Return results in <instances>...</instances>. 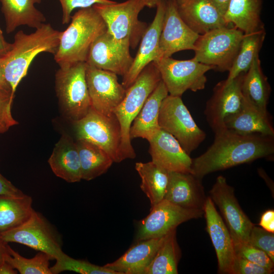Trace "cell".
<instances>
[{
	"mask_svg": "<svg viewBox=\"0 0 274 274\" xmlns=\"http://www.w3.org/2000/svg\"><path fill=\"white\" fill-rule=\"evenodd\" d=\"M214 134L212 145L192 160L191 173L201 180L210 173L274 154V136L241 134L227 129Z\"/></svg>",
	"mask_w": 274,
	"mask_h": 274,
	"instance_id": "1",
	"label": "cell"
},
{
	"mask_svg": "<svg viewBox=\"0 0 274 274\" xmlns=\"http://www.w3.org/2000/svg\"><path fill=\"white\" fill-rule=\"evenodd\" d=\"M61 34V31L45 23L31 33L22 30L16 33L11 49L0 56V68L13 94L37 55L42 52L56 53Z\"/></svg>",
	"mask_w": 274,
	"mask_h": 274,
	"instance_id": "2",
	"label": "cell"
},
{
	"mask_svg": "<svg viewBox=\"0 0 274 274\" xmlns=\"http://www.w3.org/2000/svg\"><path fill=\"white\" fill-rule=\"evenodd\" d=\"M71 22L61 31L54 59L59 67L85 62L94 41L107 30L102 18L92 6L80 9L71 16Z\"/></svg>",
	"mask_w": 274,
	"mask_h": 274,
	"instance_id": "3",
	"label": "cell"
},
{
	"mask_svg": "<svg viewBox=\"0 0 274 274\" xmlns=\"http://www.w3.org/2000/svg\"><path fill=\"white\" fill-rule=\"evenodd\" d=\"M161 81L158 70L153 62L150 63L126 89L123 99L113 111L121 129V162L126 159H134L136 156L129 136L130 127L146 100Z\"/></svg>",
	"mask_w": 274,
	"mask_h": 274,
	"instance_id": "4",
	"label": "cell"
},
{
	"mask_svg": "<svg viewBox=\"0 0 274 274\" xmlns=\"http://www.w3.org/2000/svg\"><path fill=\"white\" fill-rule=\"evenodd\" d=\"M85 62L60 66L55 76V88L64 116L73 123L85 117L91 108L86 80Z\"/></svg>",
	"mask_w": 274,
	"mask_h": 274,
	"instance_id": "5",
	"label": "cell"
},
{
	"mask_svg": "<svg viewBox=\"0 0 274 274\" xmlns=\"http://www.w3.org/2000/svg\"><path fill=\"white\" fill-rule=\"evenodd\" d=\"M244 32L223 27L200 35L195 45V60L221 72L229 71L238 52Z\"/></svg>",
	"mask_w": 274,
	"mask_h": 274,
	"instance_id": "6",
	"label": "cell"
},
{
	"mask_svg": "<svg viewBox=\"0 0 274 274\" xmlns=\"http://www.w3.org/2000/svg\"><path fill=\"white\" fill-rule=\"evenodd\" d=\"M0 237L6 243H16L44 252L52 260L58 259L65 254L59 232L43 215L34 210L27 221L0 233Z\"/></svg>",
	"mask_w": 274,
	"mask_h": 274,
	"instance_id": "7",
	"label": "cell"
},
{
	"mask_svg": "<svg viewBox=\"0 0 274 274\" xmlns=\"http://www.w3.org/2000/svg\"><path fill=\"white\" fill-rule=\"evenodd\" d=\"M105 22L107 31L117 40L126 42L135 48L148 26L139 20L146 7L144 0H127L121 3L96 4L92 6Z\"/></svg>",
	"mask_w": 274,
	"mask_h": 274,
	"instance_id": "8",
	"label": "cell"
},
{
	"mask_svg": "<svg viewBox=\"0 0 274 274\" xmlns=\"http://www.w3.org/2000/svg\"><path fill=\"white\" fill-rule=\"evenodd\" d=\"M160 129L172 135L189 155L204 141L205 132L200 128L180 96L168 95L160 109Z\"/></svg>",
	"mask_w": 274,
	"mask_h": 274,
	"instance_id": "9",
	"label": "cell"
},
{
	"mask_svg": "<svg viewBox=\"0 0 274 274\" xmlns=\"http://www.w3.org/2000/svg\"><path fill=\"white\" fill-rule=\"evenodd\" d=\"M153 62L169 95L180 97L188 90L196 92L203 89L207 81L206 73L213 69L193 58L181 60L169 57Z\"/></svg>",
	"mask_w": 274,
	"mask_h": 274,
	"instance_id": "10",
	"label": "cell"
},
{
	"mask_svg": "<svg viewBox=\"0 0 274 274\" xmlns=\"http://www.w3.org/2000/svg\"><path fill=\"white\" fill-rule=\"evenodd\" d=\"M74 124L77 140L97 145L108 154L114 162H121V129L114 114L105 115L91 107L85 117Z\"/></svg>",
	"mask_w": 274,
	"mask_h": 274,
	"instance_id": "11",
	"label": "cell"
},
{
	"mask_svg": "<svg viewBox=\"0 0 274 274\" xmlns=\"http://www.w3.org/2000/svg\"><path fill=\"white\" fill-rule=\"evenodd\" d=\"M203 215L202 210L185 209L163 199L151 207L149 214L139 223L136 241L164 236L180 224Z\"/></svg>",
	"mask_w": 274,
	"mask_h": 274,
	"instance_id": "12",
	"label": "cell"
},
{
	"mask_svg": "<svg viewBox=\"0 0 274 274\" xmlns=\"http://www.w3.org/2000/svg\"><path fill=\"white\" fill-rule=\"evenodd\" d=\"M244 74H240L229 82L225 80L219 82L207 101L204 114L214 133L226 129L225 120L242 108L244 102L241 89Z\"/></svg>",
	"mask_w": 274,
	"mask_h": 274,
	"instance_id": "13",
	"label": "cell"
},
{
	"mask_svg": "<svg viewBox=\"0 0 274 274\" xmlns=\"http://www.w3.org/2000/svg\"><path fill=\"white\" fill-rule=\"evenodd\" d=\"M210 194V197L220 209L232 239L248 243L254 225L241 209L233 188L227 183L224 177L217 178Z\"/></svg>",
	"mask_w": 274,
	"mask_h": 274,
	"instance_id": "14",
	"label": "cell"
},
{
	"mask_svg": "<svg viewBox=\"0 0 274 274\" xmlns=\"http://www.w3.org/2000/svg\"><path fill=\"white\" fill-rule=\"evenodd\" d=\"M86 80L91 107L105 115L114 114L126 92V89L118 82L117 75L87 64Z\"/></svg>",
	"mask_w": 274,
	"mask_h": 274,
	"instance_id": "15",
	"label": "cell"
},
{
	"mask_svg": "<svg viewBox=\"0 0 274 274\" xmlns=\"http://www.w3.org/2000/svg\"><path fill=\"white\" fill-rule=\"evenodd\" d=\"M130 47L128 43L116 40L107 30L92 43L86 63L124 76L133 59Z\"/></svg>",
	"mask_w": 274,
	"mask_h": 274,
	"instance_id": "16",
	"label": "cell"
},
{
	"mask_svg": "<svg viewBox=\"0 0 274 274\" xmlns=\"http://www.w3.org/2000/svg\"><path fill=\"white\" fill-rule=\"evenodd\" d=\"M199 36L182 20L175 0H166L159 43V59L179 51L194 50Z\"/></svg>",
	"mask_w": 274,
	"mask_h": 274,
	"instance_id": "17",
	"label": "cell"
},
{
	"mask_svg": "<svg viewBox=\"0 0 274 274\" xmlns=\"http://www.w3.org/2000/svg\"><path fill=\"white\" fill-rule=\"evenodd\" d=\"M165 0L156 5V12L151 24L147 27L140 42L137 53L122 85L126 89L135 81L144 68L159 59V43L165 10Z\"/></svg>",
	"mask_w": 274,
	"mask_h": 274,
	"instance_id": "18",
	"label": "cell"
},
{
	"mask_svg": "<svg viewBox=\"0 0 274 274\" xmlns=\"http://www.w3.org/2000/svg\"><path fill=\"white\" fill-rule=\"evenodd\" d=\"M203 211L206 220L207 231L218 259V272L231 274L235 253L230 232L210 196L206 198Z\"/></svg>",
	"mask_w": 274,
	"mask_h": 274,
	"instance_id": "19",
	"label": "cell"
},
{
	"mask_svg": "<svg viewBox=\"0 0 274 274\" xmlns=\"http://www.w3.org/2000/svg\"><path fill=\"white\" fill-rule=\"evenodd\" d=\"M148 141L154 163L169 172L191 173L192 159L170 133L160 129Z\"/></svg>",
	"mask_w": 274,
	"mask_h": 274,
	"instance_id": "20",
	"label": "cell"
},
{
	"mask_svg": "<svg viewBox=\"0 0 274 274\" xmlns=\"http://www.w3.org/2000/svg\"><path fill=\"white\" fill-rule=\"evenodd\" d=\"M164 199L185 209L203 210L206 197L201 180L192 174L169 172Z\"/></svg>",
	"mask_w": 274,
	"mask_h": 274,
	"instance_id": "21",
	"label": "cell"
},
{
	"mask_svg": "<svg viewBox=\"0 0 274 274\" xmlns=\"http://www.w3.org/2000/svg\"><path fill=\"white\" fill-rule=\"evenodd\" d=\"M175 2L182 20L199 35L230 26L210 0H175Z\"/></svg>",
	"mask_w": 274,
	"mask_h": 274,
	"instance_id": "22",
	"label": "cell"
},
{
	"mask_svg": "<svg viewBox=\"0 0 274 274\" xmlns=\"http://www.w3.org/2000/svg\"><path fill=\"white\" fill-rule=\"evenodd\" d=\"M164 236L138 242L119 258L104 266L118 274H144Z\"/></svg>",
	"mask_w": 274,
	"mask_h": 274,
	"instance_id": "23",
	"label": "cell"
},
{
	"mask_svg": "<svg viewBox=\"0 0 274 274\" xmlns=\"http://www.w3.org/2000/svg\"><path fill=\"white\" fill-rule=\"evenodd\" d=\"M48 163L58 177L68 183L82 180L80 157L76 143L67 134L63 133L55 144Z\"/></svg>",
	"mask_w": 274,
	"mask_h": 274,
	"instance_id": "24",
	"label": "cell"
},
{
	"mask_svg": "<svg viewBox=\"0 0 274 274\" xmlns=\"http://www.w3.org/2000/svg\"><path fill=\"white\" fill-rule=\"evenodd\" d=\"M168 95L167 89L161 81L151 92L131 125L130 139L142 138L148 141L160 128L158 117L161 103Z\"/></svg>",
	"mask_w": 274,
	"mask_h": 274,
	"instance_id": "25",
	"label": "cell"
},
{
	"mask_svg": "<svg viewBox=\"0 0 274 274\" xmlns=\"http://www.w3.org/2000/svg\"><path fill=\"white\" fill-rule=\"evenodd\" d=\"M225 128L241 134H261L274 136V129L268 113L263 112L244 98L242 108L227 117Z\"/></svg>",
	"mask_w": 274,
	"mask_h": 274,
	"instance_id": "26",
	"label": "cell"
},
{
	"mask_svg": "<svg viewBox=\"0 0 274 274\" xmlns=\"http://www.w3.org/2000/svg\"><path fill=\"white\" fill-rule=\"evenodd\" d=\"M41 2L42 0H0L7 33L13 32L21 25L36 29L45 23L46 17L35 7L36 4Z\"/></svg>",
	"mask_w": 274,
	"mask_h": 274,
	"instance_id": "27",
	"label": "cell"
},
{
	"mask_svg": "<svg viewBox=\"0 0 274 274\" xmlns=\"http://www.w3.org/2000/svg\"><path fill=\"white\" fill-rule=\"evenodd\" d=\"M242 92L245 99L260 111L267 113L271 88L263 74L259 55L245 73L242 83Z\"/></svg>",
	"mask_w": 274,
	"mask_h": 274,
	"instance_id": "28",
	"label": "cell"
},
{
	"mask_svg": "<svg viewBox=\"0 0 274 274\" xmlns=\"http://www.w3.org/2000/svg\"><path fill=\"white\" fill-rule=\"evenodd\" d=\"M261 0H230L224 15L225 22L244 33L263 28L260 19Z\"/></svg>",
	"mask_w": 274,
	"mask_h": 274,
	"instance_id": "29",
	"label": "cell"
},
{
	"mask_svg": "<svg viewBox=\"0 0 274 274\" xmlns=\"http://www.w3.org/2000/svg\"><path fill=\"white\" fill-rule=\"evenodd\" d=\"M135 168L141 179L140 187L149 199L151 207L162 200L168 185L169 172L152 161L136 162Z\"/></svg>",
	"mask_w": 274,
	"mask_h": 274,
	"instance_id": "30",
	"label": "cell"
},
{
	"mask_svg": "<svg viewBox=\"0 0 274 274\" xmlns=\"http://www.w3.org/2000/svg\"><path fill=\"white\" fill-rule=\"evenodd\" d=\"M80 160L82 180L90 181L107 172L114 162L100 147L84 140L76 142Z\"/></svg>",
	"mask_w": 274,
	"mask_h": 274,
	"instance_id": "31",
	"label": "cell"
},
{
	"mask_svg": "<svg viewBox=\"0 0 274 274\" xmlns=\"http://www.w3.org/2000/svg\"><path fill=\"white\" fill-rule=\"evenodd\" d=\"M31 196H0V233L21 225L31 216L33 209Z\"/></svg>",
	"mask_w": 274,
	"mask_h": 274,
	"instance_id": "32",
	"label": "cell"
},
{
	"mask_svg": "<svg viewBox=\"0 0 274 274\" xmlns=\"http://www.w3.org/2000/svg\"><path fill=\"white\" fill-rule=\"evenodd\" d=\"M265 36L264 28L244 34L237 55L229 71L228 77L225 80L226 82H230L240 74L247 72L254 59L259 55Z\"/></svg>",
	"mask_w": 274,
	"mask_h": 274,
	"instance_id": "33",
	"label": "cell"
},
{
	"mask_svg": "<svg viewBox=\"0 0 274 274\" xmlns=\"http://www.w3.org/2000/svg\"><path fill=\"white\" fill-rule=\"evenodd\" d=\"M174 229L164 236L151 263L144 274H177L180 251Z\"/></svg>",
	"mask_w": 274,
	"mask_h": 274,
	"instance_id": "34",
	"label": "cell"
},
{
	"mask_svg": "<svg viewBox=\"0 0 274 274\" xmlns=\"http://www.w3.org/2000/svg\"><path fill=\"white\" fill-rule=\"evenodd\" d=\"M52 258L47 254L39 252L33 257L26 258L21 256L8 245L4 260L20 274H52L49 267Z\"/></svg>",
	"mask_w": 274,
	"mask_h": 274,
	"instance_id": "35",
	"label": "cell"
},
{
	"mask_svg": "<svg viewBox=\"0 0 274 274\" xmlns=\"http://www.w3.org/2000/svg\"><path fill=\"white\" fill-rule=\"evenodd\" d=\"M52 274L64 271H71L81 274H118L105 267L98 266L87 261L74 259L65 254L56 260L55 264L50 267Z\"/></svg>",
	"mask_w": 274,
	"mask_h": 274,
	"instance_id": "36",
	"label": "cell"
},
{
	"mask_svg": "<svg viewBox=\"0 0 274 274\" xmlns=\"http://www.w3.org/2000/svg\"><path fill=\"white\" fill-rule=\"evenodd\" d=\"M235 255L265 268L273 269L274 261L263 251L248 243L233 241Z\"/></svg>",
	"mask_w": 274,
	"mask_h": 274,
	"instance_id": "37",
	"label": "cell"
},
{
	"mask_svg": "<svg viewBox=\"0 0 274 274\" xmlns=\"http://www.w3.org/2000/svg\"><path fill=\"white\" fill-rule=\"evenodd\" d=\"M248 243L264 252L274 261V234L262 228L253 226Z\"/></svg>",
	"mask_w": 274,
	"mask_h": 274,
	"instance_id": "38",
	"label": "cell"
},
{
	"mask_svg": "<svg viewBox=\"0 0 274 274\" xmlns=\"http://www.w3.org/2000/svg\"><path fill=\"white\" fill-rule=\"evenodd\" d=\"M14 94L9 90L0 89V133L6 132L18 122L13 118L11 106Z\"/></svg>",
	"mask_w": 274,
	"mask_h": 274,
	"instance_id": "39",
	"label": "cell"
},
{
	"mask_svg": "<svg viewBox=\"0 0 274 274\" xmlns=\"http://www.w3.org/2000/svg\"><path fill=\"white\" fill-rule=\"evenodd\" d=\"M62 8V23L67 24L71 19V13L76 8H86L96 4H111L116 3L111 0H58Z\"/></svg>",
	"mask_w": 274,
	"mask_h": 274,
	"instance_id": "40",
	"label": "cell"
},
{
	"mask_svg": "<svg viewBox=\"0 0 274 274\" xmlns=\"http://www.w3.org/2000/svg\"><path fill=\"white\" fill-rule=\"evenodd\" d=\"M270 269L235 255L231 274H270Z\"/></svg>",
	"mask_w": 274,
	"mask_h": 274,
	"instance_id": "41",
	"label": "cell"
},
{
	"mask_svg": "<svg viewBox=\"0 0 274 274\" xmlns=\"http://www.w3.org/2000/svg\"><path fill=\"white\" fill-rule=\"evenodd\" d=\"M24 193L0 173V196L23 195Z\"/></svg>",
	"mask_w": 274,
	"mask_h": 274,
	"instance_id": "42",
	"label": "cell"
},
{
	"mask_svg": "<svg viewBox=\"0 0 274 274\" xmlns=\"http://www.w3.org/2000/svg\"><path fill=\"white\" fill-rule=\"evenodd\" d=\"M259 225L265 230L274 232V211L269 210L261 216Z\"/></svg>",
	"mask_w": 274,
	"mask_h": 274,
	"instance_id": "43",
	"label": "cell"
},
{
	"mask_svg": "<svg viewBox=\"0 0 274 274\" xmlns=\"http://www.w3.org/2000/svg\"><path fill=\"white\" fill-rule=\"evenodd\" d=\"M218 11L224 16L230 0H210Z\"/></svg>",
	"mask_w": 274,
	"mask_h": 274,
	"instance_id": "44",
	"label": "cell"
},
{
	"mask_svg": "<svg viewBox=\"0 0 274 274\" xmlns=\"http://www.w3.org/2000/svg\"><path fill=\"white\" fill-rule=\"evenodd\" d=\"M12 47V43L7 42L4 37L3 32L0 28V56L6 54Z\"/></svg>",
	"mask_w": 274,
	"mask_h": 274,
	"instance_id": "45",
	"label": "cell"
},
{
	"mask_svg": "<svg viewBox=\"0 0 274 274\" xmlns=\"http://www.w3.org/2000/svg\"><path fill=\"white\" fill-rule=\"evenodd\" d=\"M17 270L8 262L4 261L0 264V274H16Z\"/></svg>",
	"mask_w": 274,
	"mask_h": 274,
	"instance_id": "46",
	"label": "cell"
},
{
	"mask_svg": "<svg viewBox=\"0 0 274 274\" xmlns=\"http://www.w3.org/2000/svg\"><path fill=\"white\" fill-rule=\"evenodd\" d=\"M7 244L3 242L0 237V264L4 261V255L6 252Z\"/></svg>",
	"mask_w": 274,
	"mask_h": 274,
	"instance_id": "47",
	"label": "cell"
},
{
	"mask_svg": "<svg viewBox=\"0 0 274 274\" xmlns=\"http://www.w3.org/2000/svg\"><path fill=\"white\" fill-rule=\"evenodd\" d=\"M0 89H7V90H11L12 91L11 88H10L9 85L8 84L7 82H6L3 76V74L2 72L1 68H0Z\"/></svg>",
	"mask_w": 274,
	"mask_h": 274,
	"instance_id": "48",
	"label": "cell"
},
{
	"mask_svg": "<svg viewBox=\"0 0 274 274\" xmlns=\"http://www.w3.org/2000/svg\"><path fill=\"white\" fill-rule=\"evenodd\" d=\"M162 0H144L146 7H155L157 4Z\"/></svg>",
	"mask_w": 274,
	"mask_h": 274,
	"instance_id": "49",
	"label": "cell"
}]
</instances>
